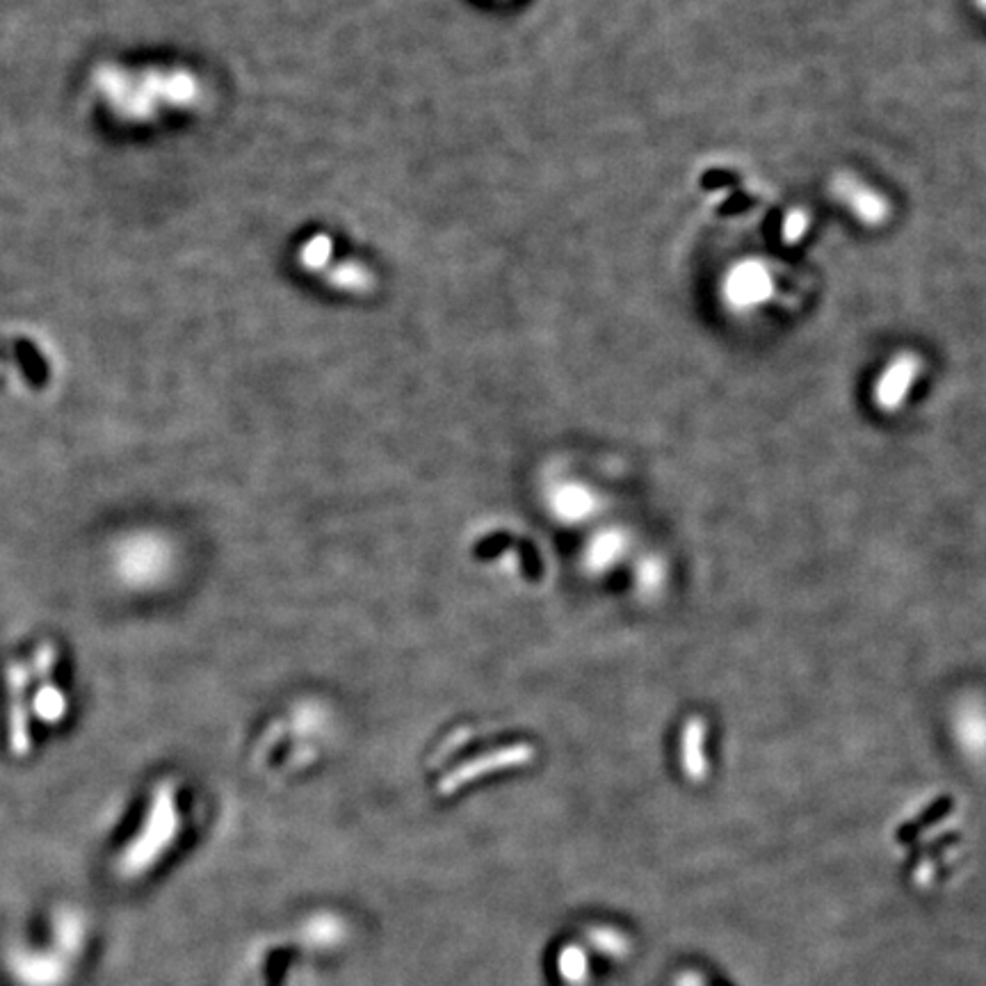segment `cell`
<instances>
[{"mask_svg": "<svg viewBox=\"0 0 986 986\" xmlns=\"http://www.w3.org/2000/svg\"><path fill=\"white\" fill-rule=\"evenodd\" d=\"M931 875H934V866H931L929 861H925V864L916 870V884H920V886L929 884V881H931Z\"/></svg>", "mask_w": 986, "mask_h": 986, "instance_id": "obj_7", "label": "cell"}, {"mask_svg": "<svg viewBox=\"0 0 986 986\" xmlns=\"http://www.w3.org/2000/svg\"><path fill=\"white\" fill-rule=\"evenodd\" d=\"M677 986H703V977L699 973H683L677 979Z\"/></svg>", "mask_w": 986, "mask_h": 986, "instance_id": "obj_8", "label": "cell"}, {"mask_svg": "<svg viewBox=\"0 0 986 986\" xmlns=\"http://www.w3.org/2000/svg\"><path fill=\"white\" fill-rule=\"evenodd\" d=\"M34 712L41 722H60L67 712V699L53 686H43L34 697Z\"/></svg>", "mask_w": 986, "mask_h": 986, "instance_id": "obj_5", "label": "cell"}, {"mask_svg": "<svg viewBox=\"0 0 986 986\" xmlns=\"http://www.w3.org/2000/svg\"><path fill=\"white\" fill-rule=\"evenodd\" d=\"M957 731L964 747L973 751L986 749V712L984 710H966L959 714Z\"/></svg>", "mask_w": 986, "mask_h": 986, "instance_id": "obj_4", "label": "cell"}, {"mask_svg": "<svg viewBox=\"0 0 986 986\" xmlns=\"http://www.w3.org/2000/svg\"><path fill=\"white\" fill-rule=\"evenodd\" d=\"M167 803L169 801H165V799L158 801L147 834L136 845H132V849L126 855V861H124L126 870H130V872L132 870H142L154 859V855L158 851V847L162 845V840L167 838V829H169V822H171V814H169V806Z\"/></svg>", "mask_w": 986, "mask_h": 986, "instance_id": "obj_2", "label": "cell"}, {"mask_svg": "<svg viewBox=\"0 0 986 986\" xmlns=\"http://www.w3.org/2000/svg\"><path fill=\"white\" fill-rule=\"evenodd\" d=\"M950 803H953V801H938V803H934V806H931V809H929V811H927V814H925V816H923V818H920L918 822H914L911 827H907V829H903V831H900V838H903V840H909V838L918 836V834H920V831H923L925 827L934 825V822H936V820H938L940 816H946V814L950 811Z\"/></svg>", "mask_w": 986, "mask_h": 986, "instance_id": "obj_6", "label": "cell"}, {"mask_svg": "<svg viewBox=\"0 0 986 986\" xmlns=\"http://www.w3.org/2000/svg\"><path fill=\"white\" fill-rule=\"evenodd\" d=\"M706 724L701 717H690L681 736V766L690 781H701L708 772L706 763Z\"/></svg>", "mask_w": 986, "mask_h": 986, "instance_id": "obj_3", "label": "cell"}, {"mask_svg": "<svg viewBox=\"0 0 986 986\" xmlns=\"http://www.w3.org/2000/svg\"><path fill=\"white\" fill-rule=\"evenodd\" d=\"M28 683V671L23 664H10L8 686H10V742L14 756H26L30 749L28 736V714L23 703V692Z\"/></svg>", "mask_w": 986, "mask_h": 986, "instance_id": "obj_1", "label": "cell"}]
</instances>
